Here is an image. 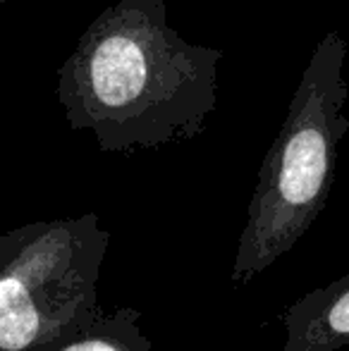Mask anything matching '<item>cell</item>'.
<instances>
[{"mask_svg":"<svg viewBox=\"0 0 349 351\" xmlns=\"http://www.w3.org/2000/svg\"><path fill=\"white\" fill-rule=\"evenodd\" d=\"M146 84V58L139 43L110 36L91 56V86L103 106L122 108L141 93Z\"/></svg>","mask_w":349,"mask_h":351,"instance_id":"cell-3","label":"cell"},{"mask_svg":"<svg viewBox=\"0 0 349 351\" xmlns=\"http://www.w3.org/2000/svg\"><path fill=\"white\" fill-rule=\"evenodd\" d=\"M43 351H154V342L141 330V311L125 306L101 313L84 332Z\"/></svg>","mask_w":349,"mask_h":351,"instance_id":"cell-4","label":"cell"},{"mask_svg":"<svg viewBox=\"0 0 349 351\" xmlns=\"http://www.w3.org/2000/svg\"><path fill=\"white\" fill-rule=\"evenodd\" d=\"M278 351H337L349 344V275L299 296L280 318Z\"/></svg>","mask_w":349,"mask_h":351,"instance_id":"cell-2","label":"cell"},{"mask_svg":"<svg viewBox=\"0 0 349 351\" xmlns=\"http://www.w3.org/2000/svg\"><path fill=\"white\" fill-rule=\"evenodd\" d=\"M110 232L98 215L29 222L0 237V351H43L98 320Z\"/></svg>","mask_w":349,"mask_h":351,"instance_id":"cell-1","label":"cell"}]
</instances>
